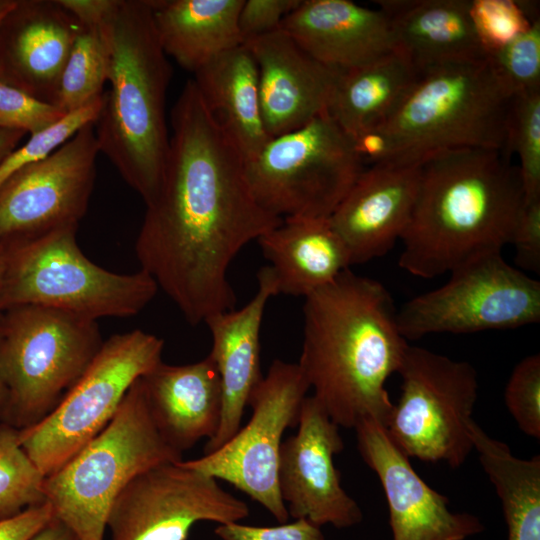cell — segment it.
<instances>
[{
  "mask_svg": "<svg viewBox=\"0 0 540 540\" xmlns=\"http://www.w3.org/2000/svg\"><path fill=\"white\" fill-rule=\"evenodd\" d=\"M171 127L162 181L145 204L135 253L140 269L196 326L235 309L228 280L232 261L282 219L255 200L244 156L210 115L192 79L172 108Z\"/></svg>",
  "mask_w": 540,
  "mask_h": 540,
  "instance_id": "1",
  "label": "cell"
},
{
  "mask_svg": "<svg viewBox=\"0 0 540 540\" xmlns=\"http://www.w3.org/2000/svg\"><path fill=\"white\" fill-rule=\"evenodd\" d=\"M297 363L313 397L339 427L365 419L386 425V390L409 345L386 287L350 269L305 297Z\"/></svg>",
  "mask_w": 540,
  "mask_h": 540,
  "instance_id": "2",
  "label": "cell"
},
{
  "mask_svg": "<svg viewBox=\"0 0 540 540\" xmlns=\"http://www.w3.org/2000/svg\"><path fill=\"white\" fill-rule=\"evenodd\" d=\"M524 194L503 152L455 149L421 163L399 266L431 279L509 244Z\"/></svg>",
  "mask_w": 540,
  "mask_h": 540,
  "instance_id": "3",
  "label": "cell"
},
{
  "mask_svg": "<svg viewBox=\"0 0 540 540\" xmlns=\"http://www.w3.org/2000/svg\"><path fill=\"white\" fill-rule=\"evenodd\" d=\"M103 27L110 88L95 134L100 152L147 204L159 190L169 151L165 110L172 69L149 0H118Z\"/></svg>",
  "mask_w": 540,
  "mask_h": 540,
  "instance_id": "4",
  "label": "cell"
},
{
  "mask_svg": "<svg viewBox=\"0 0 540 540\" xmlns=\"http://www.w3.org/2000/svg\"><path fill=\"white\" fill-rule=\"evenodd\" d=\"M512 99L487 58L421 72L379 125L391 145L386 164H421L433 154L455 149L504 153Z\"/></svg>",
  "mask_w": 540,
  "mask_h": 540,
  "instance_id": "5",
  "label": "cell"
},
{
  "mask_svg": "<svg viewBox=\"0 0 540 540\" xmlns=\"http://www.w3.org/2000/svg\"><path fill=\"white\" fill-rule=\"evenodd\" d=\"M181 460L155 426L139 378L106 428L45 478L44 494L79 540H104L111 507L126 484L156 464Z\"/></svg>",
  "mask_w": 540,
  "mask_h": 540,
  "instance_id": "6",
  "label": "cell"
},
{
  "mask_svg": "<svg viewBox=\"0 0 540 540\" xmlns=\"http://www.w3.org/2000/svg\"><path fill=\"white\" fill-rule=\"evenodd\" d=\"M97 321L25 305L0 314V369L8 390L5 421L24 429L44 419L103 344Z\"/></svg>",
  "mask_w": 540,
  "mask_h": 540,
  "instance_id": "7",
  "label": "cell"
},
{
  "mask_svg": "<svg viewBox=\"0 0 540 540\" xmlns=\"http://www.w3.org/2000/svg\"><path fill=\"white\" fill-rule=\"evenodd\" d=\"M78 226L13 243L0 294V312L25 305L61 310L97 321L130 317L155 297L158 286L143 270L120 274L81 251Z\"/></svg>",
  "mask_w": 540,
  "mask_h": 540,
  "instance_id": "8",
  "label": "cell"
},
{
  "mask_svg": "<svg viewBox=\"0 0 540 540\" xmlns=\"http://www.w3.org/2000/svg\"><path fill=\"white\" fill-rule=\"evenodd\" d=\"M365 166L326 112L270 138L245 162L258 204L280 219L330 218Z\"/></svg>",
  "mask_w": 540,
  "mask_h": 540,
  "instance_id": "9",
  "label": "cell"
},
{
  "mask_svg": "<svg viewBox=\"0 0 540 540\" xmlns=\"http://www.w3.org/2000/svg\"><path fill=\"white\" fill-rule=\"evenodd\" d=\"M163 347V339L140 329L111 336L60 403L18 429L20 445L45 477L106 428L134 382L162 362Z\"/></svg>",
  "mask_w": 540,
  "mask_h": 540,
  "instance_id": "10",
  "label": "cell"
},
{
  "mask_svg": "<svg viewBox=\"0 0 540 540\" xmlns=\"http://www.w3.org/2000/svg\"><path fill=\"white\" fill-rule=\"evenodd\" d=\"M397 373L401 392L385 425L391 441L408 458L460 467L474 450V367L409 344Z\"/></svg>",
  "mask_w": 540,
  "mask_h": 540,
  "instance_id": "11",
  "label": "cell"
},
{
  "mask_svg": "<svg viewBox=\"0 0 540 540\" xmlns=\"http://www.w3.org/2000/svg\"><path fill=\"white\" fill-rule=\"evenodd\" d=\"M539 320L540 282L509 265L501 252L462 264L445 284L397 310L398 327L407 341L437 333L514 329Z\"/></svg>",
  "mask_w": 540,
  "mask_h": 540,
  "instance_id": "12",
  "label": "cell"
},
{
  "mask_svg": "<svg viewBox=\"0 0 540 540\" xmlns=\"http://www.w3.org/2000/svg\"><path fill=\"white\" fill-rule=\"evenodd\" d=\"M309 389L297 363L274 360L250 397L248 423L218 449L183 464L233 485L286 523L278 482L282 436L297 427Z\"/></svg>",
  "mask_w": 540,
  "mask_h": 540,
  "instance_id": "13",
  "label": "cell"
},
{
  "mask_svg": "<svg viewBox=\"0 0 540 540\" xmlns=\"http://www.w3.org/2000/svg\"><path fill=\"white\" fill-rule=\"evenodd\" d=\"M182 461L156 464L126 484L109 513L111 540H187L197 522L220 525L248 517L243 500Z\"/></svg>",
  "mask_w": 540,
  "mask_h": 540,
  "instance_id": "14",
  "label": "cell"
},
{
  "mask_svg": "<svg viewBox=\"0 0 540 540\" xmlns=\"http://www.w3.org/2000/svg\"><path fill=\"white\" fill-rule=\"evenodd\" d=\"M100 153L94 123L0 186V242L21 243L78 226L87 211Z\"/></svg>",
  "mask_w": 540,
  "mask_h": 540,
  "instance_id": "15",
  "label": "cell"
},
{
  "mask_svg": "<svg viewBox=\"0 0 540 540\" xmlns=\"http://www.w3.org/2000/svg\"><path fill=\"white\" fill-rule=\"evenodd\" d=\"M297 432L283 441L278 482L289 516L338 529L359 524L363 513L341 485L334 456L344 448L339 426L311 396L302 402Z\"/></svg>",
  "mask_w": 540,
  "mask_h": 540,
  "instance_id": "16",
  "label": "cell"
},
{
  "mask_svg": "<svg viewBox=\"0 0 540 540\" xmlns=\"http://www.w3.org/2000/svg\"><path fill=\"white\" fill-rule=\"evenodd\" d=\"M354 429L360 455L383 488L392 540H466L485 529L479 517L450 509L448 498L418 475L383 424L365 419Z\"/></svg>",
  "mask_w": 540,
  "mask_h": 540,
  "instance_id": "17",
  "label": "cell"
},
{
  "mask_svg": "<svg viewBox=\"0 0 540 540\" xmlns=\"http://www.w3.org/2000/svg\"><path fill=\"white\" fill-rule=\"evenodd\" d=\"M243 44L257 64L262 119L270 138L327 112L342 72L317 61L281 28Z\"/></svg>",
  "mask_w": 540,
  "mask_h": 540,
  "instance_id": "18",
  "label": "cell"
},
{
  "mask_svg": "<svg viewBox=\"0 0 540 540\" xmlns=\"http://www.w3.org/2000/svg\"><path fill=\"white\" fill-rule=\"evenodd\" d=\"M421 164H380L360 173L329 220L351 265L390 251L400 240L416 201Z\"/></svg>",
  "mask_w": 540,
  "mask_h": 540,
  "instance_id": "19",
  "label": "cell"
},
{
  "mask_svg": "<svg viewBox=\"0 0 540 540\" xmlns=\"http://www.w3.org/2000/svg\"><path fill=\"white\" fill-rule=\"evenodd\" d=\"M81 26L58 0H17L0 26V81L54 104Z\"/></svg>",
  "mask_w": 540,
  "mask_h": 540,
  "instance_id": "20",
  "label": "cell"
},
{
  "mask_svg": "<svg viewBox=\"0 0 540 540\" xmlns=\"http://www.w3.org/2000/svg\"><path fill=\"white\" fill-rule=\"evenodd\" d=\"M258 289L241 309L211 315L205 320L212 337L209 353L222 390L221 421L215 436L204 446L203 454L218 449L240 428L245 407L263 378L260 370V330L269 299L279 295L271 268L258 271Z\"/></svg>",
  "mask_w": 540,
  "mask_h": 540,
  "instance_id": "21",
  "label": "cell"
},
{
  "mask_svg": "<svg viewBox=\"0 0 540 540\" xmlns=\"http://www.w3.org/2000/svg\"><path fill=\"white\" fill-rule=\"evenodd\" d=\"M280 28L317 61L340 72L396 49L386 15L350 0H301Z\"/></svg>",
  "mask_w": 540,
  "mask_h": 540,
  "instance_id": "22",
  "label": "cell"
},
{
  "mask_svg": "<svg viewBox=\"0 0 540 540\" xmlns=\"http://www.w3.org/2000/svg\"><path fill=\"white\" fill-rule=\"evenodd\" d=\"M140 379L153 422L172 448L183 453L201 439L215 436L221 421L222 390L209 355L183 365L162 361Z\"/></svg>",
  "mask_w": 540,
  "mask_h": 540,
  "instance_id": "23",
  "label": "cell"
},
{
  "mask_svg": "<svg viewBox=\"0 0 540 540\" xmlns=\"http://www.w3.org/2000/svg\"><path fill=\"white\" fill-rule=\"evenodd\" d=\"M396 48L419 73L486 59L470 16L469 0H380Z\"/></svg>",
  "mask_w": 540,
  "mask_h": 540,
  "instance_id": "24",
  "label": "cell"
},
{
  "mask_svg": "<svg viewBox=\"0 0 540 540\" xmlns=\"http://www.w3.org/2000/svg\"><path fill=\"white\" fill-rule=\"evenodd\" d=\"M257 242L270 262L278 294L305 298L351 266L329 218L283 219Z\"/></svg>",
  "mask_w": 540,
  "mask_h": 540,
  "instance_id": "25",
  "label": "cell"
},
{
  "mask_svg": "<svg viewBox=\"0 0 540 540\" xmlns=\"http://www.w3.org/2000/svg\"><path fill=\"white\" fill-rule=\"evenodd\" d=\"M210 115L245 160L269 141L261 113L257 64L242 44L216 56L192 79Z\"/></svg>",
  "mask_w": 540,
  "mask_h": 540,
  "instance_id": "26",
  "label": "cell"
},
{
  "mask_svg": "<svg viewBox=\"0 0 540 540\" xmlns=\"http://www.w3.org/2000/svg\"><path fill=\"white\" fill-rule=\"evenodd\" d=\"M149 1L163 51L193 74L243 44L239 14L244 0Z\"/></svg>",
  "mask_w": 540,
  "mask_h": 540,
  "instance_id": "27",
  "label": "cell"
},
{
  "mask_svg": "<svg viewBox=\"0 0 540 540\" xmlns=\"http://www.w3.org/2000/svg\"><path fill=\"white\" fill-rule=\"evenodd\" d=\"M419 74L407 56L396 48L371 63L342 72L327 113L353 138L384 123Z\"/></svg>",
  "mask_w": 540,
  "mask_h": 540,
  "instance_id": "28",
  "label": "cell"
},
{
  "mask_svg": "<svg viewBox=\"0 0 540 540\" xmlns=\"http://www.w3.org/2000/svg\"><path fill=\"white\" fill-rule=\"evenodd\" d=\"M108 71L109 46L103 23L82 25L60 75L54 105L68 114L89 104L104 93Z\"/></svg>",
  "mask_w": 540,
  "mask_h": 540,
  "instance_id": "29",
  "label": "cell"
},
{
  "mask_svg": "<svg viewBox=\"0 0 540 540\" xmlns=\"http://www.w3.org/2000/svg\"><path fill=\"white\" fill-rule=\"evenodd\" d=\"M45 475L19 443L18 429L0 424V519L46 501Z\"/></svg>",
  "mask_w": 540,
  "mask_h": 540,
  "instance_id": "30",
  "label": "cell"
},
{
  "mask_svg": "<svg viewBox=\"0 0 540 540\" xmlns=\"http://www.w3.org/2000/svg\"><path fill=\"white\" fill-rule=\"evenodd\" d=\"M516 153L525 200L540 199V90L512 99L504 155Z\"/></svg>",
  "mask_w": 540,
  "mask_h": 540,
  "instance_id": "31",
  "label": "cell"
},
{
  "mask_svg": "<svg viewBox=\"0 0 540 540\" xmlns=\"http://www.w3.org/2000/svg\"><path fill=\"white\" fill-rule=\"evenodd\" d=\"M486 58L511 98L540 90V21Z\"/></svg>",
  "mask_w": 540,
  "mask_h": 540,
  "instance_id": "32",
  "label": "cell"
},
{
  "mask_svg": "<svg viewBox=\"0 0 540 540\" xmlns=\"http://www.w3.org/2000/svg\"><path fill=\"white\" fill-rule=\"evenodd\" d=\"M470 16L486 56L539 20L535 2L514 0H472Z\"/></svg>",
  "mask_w": 540,
  "mask_h": 540,
  "instance_id": "33",
  "label": "cell"
},
{
  "mask_svg": "<svg viewBox=\"0 0 540 540\" xmlns=\"http://www.w3.org/2000/svg\"><path fill=\"white\" fill-rule=\"evenodd\" d=\"M103 102L104 93L84 107L68 113L51 127L30 135L29 140L0 162V186L17 171L45 159L82 127L95 123Z\"/></svg>",
  "mask_w": 540,
  "mask_h": 540,
  "instance_id": "34",
  "label": "cell"
},
{
  "mask_svg": "<svg viewBox=\"0 0 540 540\" xmlns=\"http://www.w3.org/2000/svg\"><path fill=\"white\" fill-rule=\"evenodd\" d=\"M504 402L518 428L540 439V355L532 354L513 368L504 390Z\"/></svg>",
  "mask_w": 540,
  "mask_h": 540,
  "instance_id": "35",
  "label": "cell"
},
{
  "mask_svg": "<svg viewBox=\"0 0 540 540\" xmlns=\"http://www.w3.org/2000/svg\"><path fill=\"white\" fill-rule=\"evenodd\" d=\"M65 115L56 105L0 81V128L33 135L56 124Z\"/></svg>",
  "mask_w": 540,
  "mask_h": 540,
  "instance_id": "36",
  "label": "cell"
},
{
  "mask_svg": "<svg viewBox=\"0 0 540 540\" xmlns=\"http://www.w3.org/2000/svg\"><path fill=\"white\" fill-rule=\"evenodd\" d=\"M214 533L220 540H325L321 527L304 518L277 526L231 522L218 525Z\"/></svg>",
  "mask_w": 540,
  "mask_h": 540,
  "instance_id": "37",
  "label": "cell"
},
{
  "mask_svg": "<svg viewBox=\"0 0 540 540\" xmlns=\"http://www.w3.org/2000/svg\"><path fill=\"white\" fill-rule=\"evenodd\" d=\"M509 244L521 271L540 273V199H524Z\"/></svg>",
  "mask_w": 540,
  "mask_h": 540,
  "instance_id": "38",
  "label": "cell"
},
{
  "mask_svg": "<svg viewBox=\"0 0 540 540\" xmlns=\"http://www.w3.org/2000/svg\"><path fill=\"white\" fill-rule=\"evenodd\" d=\"M301 0H244L239 28L244 41L271 33L281 27L284 18Z\"/></svg>",
  "mask_w": 540,
  "mask_h": 540,
  "instance_id": "39",
  "label": "cell"
},
{
  "mask_svg": "<svg viewBox=\"0 0 540 540\" xmlns=\"http://www.w3.org/2000/svg\"><path fill=\"white\" fill-rule=\"evenodd\" d=\"M54 517L48 501L0 519V540H31Z\"/></svg>",
  "mask_w": 540,
  "mask_h": 540,
  "instance_id": "40",
  "label": "cell"
},
{
  "mask_svg": "<svg viewBox=\"0 0 540 540\" xmlns=\"http://www.w3.org/2000/svg\"><path fill=\"white\" fill-rule=\"evenodd\" d=\"M82 25H100L118 0H58Z\"/></svg>",
  "mask_w": 540,
  "mask_h": 540,
  "instance_id": "41",
  "label": "cell"
},
{
  "mask_svg": "<svg viewBox=\"0 0 540 540\" xmlns=\"http://www.w3.org/2000/svg\"><path fill=\"white\" fill-rule=\"evenodd\" d=\"M31 540H79L62 521L55 516Z\"/></svg>",
  "mask_w": 540,
  "mask_h": 540,
  "instance_id": "42",
  "label": "cell"
},
{
  "mask_svg": "<svg viewBox=\"0 0 540 540\" xmlns=\"http://www.w3.org/2000/svg\"><path fill=\"white\" fill-rule=\"evenodd\" d=\"M26 133L0 128V162L15 149Z\"/></svg>",
  "mask_w": 540,
  "mask_h": 540,
  "instance_id": "43",
  "label": "cell"
},
{
  "mask_svg": "<svg viewBox=\"0 0 540 540\" xmlns=\"http://www.w3.org/2000/svg\"><path fill=\"white\" fill-rule=\"evenodd\" d=\"M11 246L12 243L0 242V294L7 269Z\"/></svg>",
  "mask_w": 540,
  "mask_h": 540,
  "instance_id": "44",
  "label": "cell"
},
{
  "mask_svg": "<svg viewBox=\"0 0 540 540\" xmlns=\"http://www.w3.org/2000/svg\"><path fill=\"white\" fill-rule=\"evenodd\" d=\"M8 400H9L8 390L4 383V380L1 374V369H0V420L2 422L5 421V418L7 415Z\"/></svg>",
  "mask_w": 540,
  "mask_h": 540,
  "instance_id": "45",
  "label": "cell"
},
{
  "mask_svg": "<svg viewBox=\"0 0 540 540\" xmlns=\"http://www.w3.org/2000/svg\"><path fill=\"white\" fill-rule=\"evenodd\" d=\"M17 0H0V26L7 14L14 8Z\"/></svg>",
  "mask_w": 540,
  "mask_h": 540,
  "instance_id": "46",
  "label": "cell"
}]
</instances>
